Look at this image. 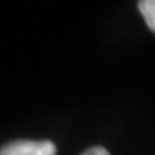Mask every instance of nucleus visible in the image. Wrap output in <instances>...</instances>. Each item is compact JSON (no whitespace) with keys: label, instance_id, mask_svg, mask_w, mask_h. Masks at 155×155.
Segmentation results:
<instances>
[{"label":"nucleus","instance_id":"obj_3","mask_svg":"<svg viewBox=\"0 0 155 155\" xmlns=\"http://www.w3.org/2000/svg\"><path fill=\"white\" fill-rule=\"evenodd\" d=\"M81 155H110V153H109L104 147H91V148H88L86 152H83Z\"/></svg>","mask_w":155,"mask_h":155},{"label":"nucleus","instance_id":"obj_1","mask_svg":"<svg viewBox=\"0 0 155 155\" xmlns=\"http://www.w3.org/2000/svg\"><path fill=\"white\" fill-rule=\"evenodd\" d=\"M57 148L52 141H11L0 148V155H55Z\"/></svg>","mask_w":155,"mask_h":155},{"label":"nucleus","instance_id":"obj_2","mask_svg":"<svg viewBox=\"0 0 155 155\" xmlns=\"http://www.w3.org/2000/svg\"><path fill=\"white\" fill-rule=\"evenodd\" d=\"M138 9L145 17L147 26L155 33V0H141L138 4Z\"/></svg>","mask_w":155,"mask_h":155}]
</instances>
